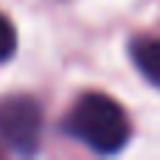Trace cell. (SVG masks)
I'll list each match as a JSON object with an SVG mask.
<instances>
[{
  "mask_svg": "<svg viewBox=\"0 0 160 160\" xmlns=\"http://www.w3.org/2000/svg\"><path fill=\"white\" fill-rule=\"evenodd\" d=\"M62 132L90 146L96 155H118L132 135L124 107L98 90L82 93L76 98V104L62 121Z\"/></svg>",
  "mask_w": 160,
  "mask_h": 160,
  "instance_id": "obj_1",
  "label": "cell"
},
{
  "mask_svg": "<svg viewBox=\"0 0 160 160\" xmlns=\"http://www.w3.org/2000/svg\"><path fill=\"white\" fill-rule=\"evenodd\" d=\"M42 138V110L31 96L0 101V141L17 155H34Z\"/></svg>",
  "mask_w": 160,
  "mask_h": 160,
  "instance_id": "obj_2",
  "label": "cell"
},
{
  "mask_svg": "<svg viewBox=\"0 0 160 160\" xmlns=\"http://www.w3.org/2000/svg\"><path fill=\"white\" fill-rule=\"evenodd\" d=\"M129 56L141 76L160 87V37H135L129 42Z\"/></svg>",
  "mask_w": 160,
  "mask_h": 160,
  "instance_id": "obj_3",
  "label": "cell"
},
{
  "mask_svg": "<svg viewBox=\"0 0 160 160\" xmlns=\"http://www.w3.org/2000/svg\"><path fill=\"white\" fill-rule=\"evenodd\" d=\"M17 51V31L6 14H0V62H8Z\"/></svg>",
  "mask_w": 160,
  "mask_h": 160,
  "instance_id": "obj_4",
  "label": "cell"
}]
</instances>
